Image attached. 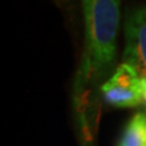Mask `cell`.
I'll return each mask as SVG.
<instances>
[{
    "instance_id": "6da1fadb",
    "label": "cell",
    "mask_w": 146,
    "mask_h": 146,
    "mask_svg": "<svg viewBox=\"0 0 146 146\" xmlns=\"http://www.w3.org/2000/svg\"><path fill=\"white\" fill-rule=\"evenodd\" d=\"M85 49L82 78H100L113 67L121 22V0H82Z\"/></svg>"
},
{
    "instance_id": "7a4b0ae2",
    "label": "cell",
    "mask_w": 146,
    "mask_h": 146,
    "mask_svg": "<svg viewBox=\"0 0 146 146\" xmlns=\"http://www.w3.org/2000/svg\"><path fill=\"white\" fill-rule=\"evenodd\" d=\"M105 102L113 107L131 108L144 102L141 77L133 67L123 62L101 85Z\"/></svg>"
},
{
    "instance_id": "3957f363",
    "label": "cell",
    "mask_w": 146,
    "mask_h": 146,
    "mask_svg": "<svg viewBox=\"0 0 146 146\" xmlns=\"http://www.w3.org/2000/svg\"><path fill=\"white\" fill-rule=\"evenodd\" d=\"M123 62L146 78V4L131 7L124 17Z\"/></svg>"
},
{
    "instance_id": "277c9868",
    "label": "cell",
    "mask_w": 146,
    "mask_h": 146,
    "mask_svg": "<svg viewBox=\"0 0 146 146\" xmlns=\"http://www.w3.org/2000/svg\"><path fill=\"white\" fill-rule=\"evenodd\" d=\"M118 146H146V115L136 113L122 133Z\"/></svg>"
},
{
    "instance_id": "5b68a950",
    "label": "cell",
    "mask_w": 146,
    "mask_h": 146,
    "mask_svg": "<svg viewBox=\"0 0 146 146\" xmlns=\"http://www.w3.org/2000/svg\"><path fill=\"white\" fill-rule=\"evenodd\" d=\"M141 85H143V98H144V104L146 105V78H141Z\"/></svg>"
}]
</instances>
